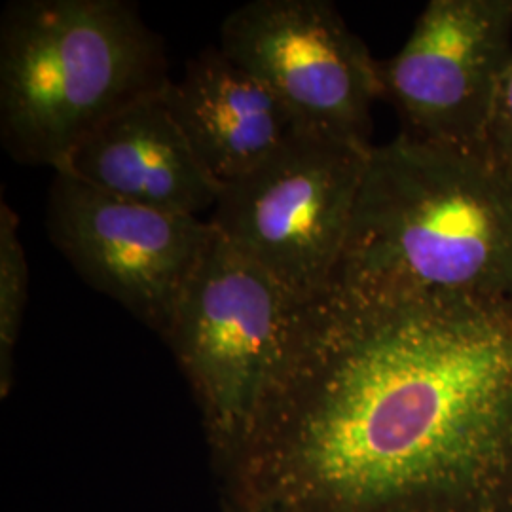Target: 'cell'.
I'll return each mask as SVG.
<instances>
[{
	"label": "cell",
	"instance_id": "obj_5",
	"mask_svg": "<svg viewBox=\"0 0 512 512\" xmlns=\"http://www.w3.org/2000/svg\"><path fill=\"white\" fill-rule=\"evenodd\" d=\"M372 148L300 131L224 184L209 222L306 302L325 293L338 270Z\"/></svg>",
	"mask_w": 512,
	"mask_h": 512
},
{
	"label": "cell",
	"instance_id": "obj_7",
	"mask_svg": "<svg viewBox=\"0 0 512 512\" xmlns=\"http://www.w3.org/2000/svg\"><path fill=\"white\" fill-rule=\"evenodd\" d=\"M46 224L76 274L162 338L215 236L209 220L114 198L69 173H54Z\"/></svg>",
	"mask_w": 512,
	"mask_h": 512
},
{
	"label": "cell",
	"instance_id": "obj_13",
	"mask_svg": "<svg viewBox=\"0 0 512 512\" xmlns=\"http://www.w3.org/2000/svg\"><path fill=\"white\" fill-rule=\"evenodd\" d=\"M224 512H262V511H239V509H226Z\"/></svg>",
	"mask_w": 512,
	"mask_h": 512
},
{
	"label": "cell",
	"instance_id": "obj_1",
	"mask_svg": "<svg viewBox=\"0 0 512 512\" xmlns=\"http://www.w3.org/2000/svg\"><path fill=\"white\" fill-rule=\"evenodd\" d=\"M512 469V298L302 302L224 509L463 512Z\"/></svg>",
	"mask_w": 512,
	"mask_h": 512
},
{
	"label": "cell",
	"instance_id": "obj_12",
	"mask_svg": "<svg viewBox=\"0 0 512 512\" xmlns=\"http://www.w3.org/2000/svg\"><path fill=\"white\" fill-rule=\"evenodd\" d=\"M480 154L490 164L512 175V61L495 93Z\"/></svg>",
	"mask_w": 512,
	"mask_h": 512
},
{
	"label": "cell",
	"instance_id": "obj_3",
	"mask_svg": "<svg viewBox=\"0 0 512 512\" xmlns=\"http://www.w3.org/2000/svg\"><path fill=\"white\" fill-rule=\"evenodd\" d=\"M164 40L128 0H16L0 19V137L59 171L120 110L165 93Z\"/></svg>",
	"mask_w": 512,
	"mask_h": 512
},
{
	"label": "cell",
	"instance_id": "obj_6",
	"mask_svg": "<svg viewBox=\"0 0 512 512\" xmlns=\"http://www.w3.org/2000/svg\"><path fill=\"white\" fill-rule=\"evenodd\" d=\"M220 50L287 105L300 128L372 148L376 61L329 0H253L220 25Z\"/></svg>",
	"mask_w": 512,
	"mask_h": 512
},
{
	"label": "cell",
	"instance_id": "obj_4",
	"mask_svg": "<svg viewBox=\"0 0 512 512\" xmlns=\"http://www.w3.org/2000/svg\"><path fill=\"white\" fill-rule=\"evenodd\" d=\"M300 306L215 230L162 340L200 408L219 476L239 458L274 391Z\"/></svg>",
	"mask_w": 512,
	"mask_h": 512
},
{
	"label": "cell",
	"instance_id": "obj_8",
	"mask_svg": "<svg viewBox=\"0 0 512 512\" xmlns=\"http://www.w3.org/2000/svg\"><path fill=\"white\" fill-rule=\"evenodd\" d=\"M512 61V0H431L403 48L380 61L382 99L401 133L480 154Z\"/></svg>",
	"mask_w": 512,
	"mask_h": 512
},
{
	"label": "cell",
	"instance_id": "obj_11",
	"mask_svg": "<svg viewBox=\"0 0 512 512\" xmlns=\"http://www.w3.org/2000/svg\"><path fill=\"white\" fill-rule=\"evenodd\" d=\"M29 266L19 239L18 213L0 203V393L6 397L14 378V351L27 306Z\"/></svg>",
	"mask_w": 512,
	"mask_h": 512
},
{
	"label": "cell",
	"instance_id": "obj_2",
	"mask_svg": "<svg viewBox=\"0 0 512 512\" xmlns=\"http://www.w3.org/2000/svg\"><path fill=\"white\" fill-rule=\"evenodd\" d=\"M329 289L385 298H512V175L406 133L374 145Z\"/></svg>",
	"mask_w": 512,
	"mask_h": 512
},
{
	"label": "cell",
	"instance_id": "obj_9",
	"mask_svg": "<svg viewBox=\"0 0 512 512\" xmlns=\"http://www.w3.org/2000/svg\"><path fill=\"white\" fill-rule=\"evenodd\" d=\"M54 173H69L126 202L190 217L213 211L220 192L167 107L165 93L114 114Z\"/></svg>",
	"mask_w": 512,
	"mask_h": 512
},
{
	"label": "cell",
	"instance_id": "obj_10",
	"mask_svg": "<svg viewBox=\"0 0 512 512\" xmlns=\"http://www.w3.org/2000/svg\"><path fill=\"white\" fill-rule=\"evenodd\" d=\"M165 103L220 188L251 173L304 131L262 80L220 48H205L190 59L183 76L171 80Z\"/></svg>",
	"mask_w": 512,
	"mask_h": 512
}]
</instances>
